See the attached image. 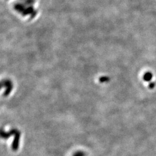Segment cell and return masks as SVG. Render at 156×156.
Segmentation results:
<instances>
[{
  "label": "cell",
  "instance_id": "obj_1",
  "mask_svg": "<svg viewBox=\"0 0 156 156\" xmlns=\"http://www.w3.org/2000/svg\"><path fill=\"white\" fill-rule=\"evenodd\" d=\"M19 139H20V134L17 133L16 135V138L13 141V143L12 145V147L13 150H17L18 148V145L19 144Z\"/></svg>",
  "mask_w": 156,
  "mask_h": 156
},
{
  "label": "cell",
  "instance_id": "obj_2",
  "mask_svg": "<svg viewBox=\"0 0 156 156\" xmlns=\"http://www.w3.org/2000/svg\"><path fill=\"white\" fill-rule=\"evenodd\" d=\"M74 156H84V154L82 152H79V153H77L75 154Z\"/></svg>",
  "mask_w": 156,
  "mask_h": 156
}]
</instances>
